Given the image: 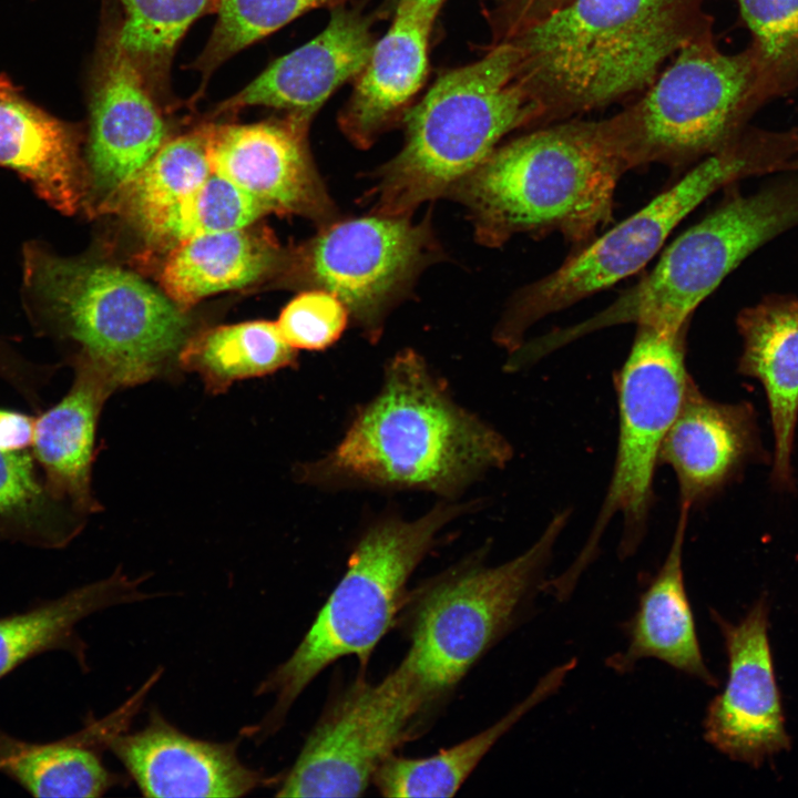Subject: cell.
<instances>
[{"mask_svg":"<svg viewBox=\"0 0 798 798\" xmlns=\"http://www.w3.org/2000/svg\"><path fill=\"white\" fill-rule=\"evenodd\" d=\"M102 25L89 80V134L82 205L92 214L114 207L166 142L160 101L122 50L115 17Z\"/></svg>","mask_w":798,"mask_h":798,"instance_id":"13","label":"cell"},{"mask_svg":"<svg viewBox=\"0 0 798 798\" xmlns=\"http://www.w3.org/2000/svg\"><path fill=\"white\" fill-rule=\"evenodd\" d=\"M713 614L725 641L728 679L708 705L704 737L730 759L758 766L790 746L767 635L768 606L760 600L737 624Z\"/></svg>","mask_w":798,"mask_h":798,"instance_id":"15","label":"cell"},{"mask_svg":"<svg viewBox=\"0 0 798 798\" xmlns=\"http://www.w3.org/2000/svg\"><path fill=\"white\" fill-rule=\"evenodd\" d=\"M705 2L571 0L507 39L541 110L539 126L635 99L668 59L713 31Z\"/></svg>","mask_w":798,"mask_h":798,"instance_id":"2","label":"cell"},{"mask_svg":"<svg viewBox=\"0 0 798 798\" xmlns=\"http://www.w3.org/2000/svg\"><path fill=\"white\" fill-rule=\"evenodd\" d=\"M540 119L519 74L518 49L503 40L443 74L407 112L405 144L376 170L365 200L375 214L411 216L421 204L448 197L505 135L536 127Z\"/></svg>","mask_w":798,"mask_h":798,"instance_id":"5","label":"cell"},{"mask_svg":"<svg viewBox=\"0 0 798 798\" xmlns=\"http://www.w3.org/2000/svg\"><path fill=\"white\" fill-rule=\"evenodd\" d=\"M288 255L265 231L248 227L178 243L161 272L163 291L182 309L211 295L245 287L288 266Z\"/></svg>","mask_w":798,"mask_h":798,"instance_id":"26","label":"cell"},{"mask_svg":"<svg viewBox=\"0 0 798 798\" xmlns=\"http://www.w3.org/2000/svg\"><path fill=\"white\" fill-rule=\"evenodd\" d=\"M22 293L33 327L73 345L70 358L99 369L117 390L182 371L180 355L194 336L191 320L132 272L28 242Z\"/></svg>","mask_w":798,"mask_h":798,"instance_id":"4","label":"cell"},{"mask_svg":"<svg viewBox=\"0 0 798 798\" xmlns=\"http://www.w3.org/2000/svg\"><path fill=\"white\" fill-rule=\"evenodd\" d=\"M769 100L798 85V0H737Z\"/></svg>","mask_w":798,"mask_h":798,"instance_id":"33","label":"cell"},{"mask_svg":"<svg viewBox=\"0 0 798 798\" xmlns=\"http://www.w3.org/2000/svg\"><path fill=\"white\" fill-rule=\"evenodd\" d=\"M85 523L51 497L31 451L0 449V535L4 542L59 550Z\"/></svg>","mask_w":798,"mask_h":798,"instance_id":"29","label":"cell"},{"mask_svg":"<svg viewBox=\"0 0 798 798\" xmlns=\"http://www.w3.org/2000/svg\"><path fill=\"white\" fill-rule=\"evenodd\" d=\"M566 514H559L519 556L497 566H471L444 577L421 600L407 657L438 696L518 620L541 582Z\"/></svg>","mask_w":798,"mask_h":798,"instance_id":"10","label":"cell"},{"mask_svg":"<svg viewBox=\"0 0 798 798\" xmlns=\"http://www.w3.org/2000/svg\"><path fill=\"white\" fill-rule=\"evenodd\" d=\"M211 173L205 129L177 136L162 145L122 194L114 211L124 212L153 238L174 207Z\"/></svg>","mask_w":798,"mask_h":798,"instance_id":"31","label":"cell"},{"mask_svg":"<svg viewBox=\"0 0 798 798\" xmlns=\"http://www.w3.org/2000/svg\"><path fill=\"white\" fill-rule=\"evenodd\" d=\"M438 8L400 0L387 33L375 43L339 125L358 147H369L393 124L421 88L428 39Z\"/></svg>","mask_w":798,"mask_h":798,"instance_id":"19","label":"cell"},{"mask_svg":"<svg viewBox=\"0 0 798 798\" xmlns=\"http://www.w3.org/2000/svg\"><path fill=\"white\" fill-rule=\"evenodd\" d=\"M0 542H3V540H2V538H1V535H0Z\"/></svg>","mask_w":798,"mask_h":798,"instance_id":"41","label":"cell"},{"mask_svg":"<svg viewBox=\"0 0 798 798\" xmlns=\"http://www.w3.org/2000/svg\"><path fill=\"white\" fill-rule=\"evenodd\" d=\"M743 338L739 371L758 379L767 395L775 437L773 480L791 481L798 418V297L769 296L737 317Z\"/></svg>","mask_w":798,"mask_h":798,"instance_id":"22","label":"cell"},{"mask_svg":"<svg viewBox=\"0 0 798 798\" xmlns=\"http://www.w3.org/2000/svg\"><path fill=\"white\" fill-rule=\"evenodd\" d=\"M685 331L637 325L618 375V442L611 483L585 548L563 572L570 582H577L593 560L602 532L615 514L624 520L621 554L631 555L641 541L661 447L692 383L685 365Z\"/></svg>","mask_w":798,"mask_h":798,"instance_id":"9","label":"cell"},{"mask_svg":"<svg viewBox=\"0 0 798 798\" xmlns=\"http://www.w3.org/2000/svg\"><path fill=\"white\" fill-rule=\"evenodd\" d=\"M70 364L71 387L35 416L31 453L51 497L88 521L102 509L92 489L98 423L104 403L117 389L92 365L74 358Z\"/></svg>","mask_w":798,"mask_h":798,"instance_id":"18","label":"cell"},{"mask_svg":"<svg viewBox=\"0 0 798 798\" xmlns=\"http://www.w3.org/2000/svg\"><path fill=\"white\" fill-rule=\"evenodd\" d=\"M755 448L751 407L713 401L692 382L658 460L674 470L681 505L690 508L723 487Z\"/></svg>","mask_w":798,"mask_h":798,"instance_id":"21","label":"cell"},{"mask_svg":"<svg viewBox=\"0 0 798 798\" xmlns=\"http://www.w3.org/2000/svg\"><path fill=\"white\" fill-rule=\"evenodd\" d=\"M411 1H415V2H418V3H421V4H424V6H428V7L438 8V9H439V7H440V4H441V2H442V0H411Z\"/></svg>","mask_w":798,"mask_h":798,"instance_id":"38","label":"cell"},{"mask_svg":"<svg viewBox=\"0 0 798 798\" xmlns=\"http://www.w3.org/2000/svg\"><path fill=\"white\" fill-rule=\"evenodd\" d=\"M265 214L268 213L258 201L212 172L174 207L153 238L180 243L203 234L242 229Z\"/></svg>","mask_w":798,"mask_h":798,"instance_id":"34","label":"cell"},{"mask_svg":"<svg viewBox=\"0 0 798 798\" xmlns=\"http://www.w3.org/2000/svg\"><path fill=\"white\" fill-rule=\"evenodd\" d=\"M571 0H510L503 24V38L509 39L545 19Z\"/></svg>","mask_w":798,"mask_h":798,"instance_id":"36","label":"cell"},{"mask_svg":"<svg viewBox=\"0 0 798 798\" xmlns=\"http://www.w3.org/2000/svg\"><path fill=\"white\" fill-rule=\"evenodd\" d=\"M119 43L161 102L168 98L170 69L178 43L217 0H116Z\"/></svg>","mask_w":798,"mask_h":798,"instance_id":"30","label":"cell"},{"mask_svg":"<svg viewBox=\"0 0 798 798\" xmlns=\"http://www.w3.org/2000/svg\"><path fill=\"white\" fill-rule=\"evenodd\" d=\"M49 368H50V374H49V380H48V383L50 382V380H51V377H52V366H51V365H49ZM48 383H47V385H48ZM47 385H45V386H47ZM44 388H45V387H44ZM43 391H44V390H43ZM43 391H42V393H43ZM42 393H41V396L39 397V399H38V400H35L34 402H28V403H29V405H31V406H33V405H37V403H38V402H39V401H40V400L42 399Z\"/></svg>","mask_w":798,"mask_h":798,"instance_id":"39","label":"cell"},{"mask_svg":"<svg viewBox=\"0 0 798 798\" xmlns=\"http://www.w3.org/2000/svg\"><path fill=\"white\" fill-rule=\"evenodd\" d=\"M626 171L607 117L569 119L498 145L448 197L466 208L481 245L559 233L581 247L612 221Z\"/></svg>","mask_w":798,"mask_h":798,"instance_id":"3","label":"cell"},{"mask_svg":"<svg viewBox=\"0 0 798 798\" xmlns=\"http://www.w3.org/2000/svg\"><path fill=\"white\" fill-rule=\"evenodd\" d=\"M349 320L348 310L337 296L308 289L285 306L276 325L295 349L324 350L340 338Z\"/></svg>","mask_w":798,"mask_h":798,"instance_id":"35","label":"cell"},{"mask_svg":"<svg viewBox=\"0 0 798 798\" xmlns=\"http://www.w3.org/2000/svg\"><path fill=\"white\" fill-rule=\"evenodd\" d=\"M576 659L553 667L533 689L501 719L468 739L424 758L395 755L376 773L374 780L386 797H451L493 745L524 715L556 693L575 668Z\"/></svg>","mask_w":798,"mask_h":798,"instance_id":"27","label":"cell"},{"mask_svg":"<svg viewBox=\"0 0 798 798\" xmlns=\"http://www.w3.org/2000/svg\"><path fill=\"white\" fill-rule=\"evenodd\" d=\"M797 155L796 130L746 127L643 208L579 247L551 274L518 290L497 325L494 340L510 354L515 351L540 319L644 267L681 221L714 192L750 175L782 171Z\"/></svg>","mask_w":798,"mask_h":798,"instance_id":"6","label":"cell"},{"mask_svg":"<svg viewBox=\"0 0 798 798\" xmlns=\"http://www.w3.org/2000/svg\"><path fill=\"white\" fill-rule=\"evenodd\" d=\"M144 580L117 569L108 577L0 616V681L28 661L54 651L69 653L88 671V645L76 631L78 624L114 605L153 597L140 590Z\"/></svg>","mask_w":798,"mask_h":798,"instance_id":"24","label":"cell"},{"mask_svg":"<svg viewBox=\"0 0 798 798\" xmlns=\"http://www.w3.org/2000/svg\"><path fill=\"white\" fill-rule=\"evenodd\" d=\"M341 0H217V20L192 66L202 73L203 86L226 60L269 35L303 13L335 6Z\"/></svg>","mask_w":798,"mask_h":798,"instance_id":"32","label":"cell"},{"mask_svg":"<svg viewBox=\"0 0 798 798\" xmlns=\"http://www.w3.org/2000/svg\"><path fill=\"white\" fill-rule=\"evenodd\" d=\"M768 101L753 49L725 53L712 31L684 45L607 119L627 170L652 163L678 168L728 145Z\"/></svg>","mask_w":798,"mask_h":798,"instance_id":"8","label":"cell"},{"mask_svg":"<svg viewBox=\"0 0 798 798\" xmlns=\"http://www.w3.org/2000/svg\"><path fill=\"white\" fill-rule=\"evenodd\" d=\"M309 123L287 115L250 124L205 126L212 172L258 201L267 213L299 215L327 225L338 208L313 162Z\"/></svg>","mask_w":798,"mask_h":798,"instance_id":"14","label":"cell"},{"mask_svg":"<svg viewBox=\"0 0 798 798\" xmlns=\"http://www.w3.org/2000/svg\"><path fill=\"white\" fill-rule=\"evenodd\" d=\"M463 505L441 503L412 521L388 519L357 543L347 571L293 654L256 688L274 694L275 705L246 736L264 740L277 732L296 698L335 661L355 655L361 663L389 630L406 584L438 532Z\"/></svg>","mask_w":798,"mask_h":798,"instance_id":"7","label":"cell"},{"mask_svg":"<svg viewBox=\"0 0 798 798\" xmlns=\"http://www.w3.org/2000/svg\"><path fill=\"white\" fill-rule=\"evenodd\" d=\"M82 140L76 125L37 106L0 75V166L13 171L66 215L82 205Z\"/></svg>","mask_w":798,"mask_h":798,"instance_id":"20","label":"cell"},{"mask_svg":"<svg viewBox=\"0 0 798 798\" xmlns=\"http://www.w3.org/2000/svg\"><path fill=\"white\" fill-rule=\"evenodd\" d=\"M442 257L430 215L417 223L372 213L320 226L290 255L288 267L298 285L337 296L349 319L376 342L390 311Z\"/></svg>","mask_w":798,"mask_h":798,"instance_id":"11","label":"cell"},{"mask_svg":"<svg viewBox=\"0 0 798 798\" xmlns=\"http://www.w3.org/2000/svg\"><path fill=\"white\" fill-rule=\"evenodd\" d=\"M374 45L368 21L337 8L317 37L273 61L214 113L267 106L310 123L330 94L362 71Z\"/></svg>","mask_w":798,"mask_h":798,"instance_id":"17","label":"cell"},{"mask_svg":"<svg viewBox=\"0 0 798 798\" xmlns=\"http://www.w3.org/2000/svg\"><path fill=\"white\" fill-rule=\"evenodd\" d=\"M512 456L505 438L459 406L424 359L406 348L390 359L379 391L357 411L339 443L295 472L319 487L451 497Z\"/></svg>","mask_w":798,"mask_h":798,"instance_id":"1","label":"cell"},{"mask_svg":"<svg viewBox=\"0 0 798 798\" xmlns=\"http://www.w3.org/2000/svg\"><path fill=\"white\" fill-rule=\"evenodd\" d=\"M297 362V349L282 336L276 323L245 321L194 335L180 355V368L196 372L212 395L235 382L263 377Z\"/></svg>","mask_w":798,"mask_h":798,"instance_id":"28","label":"cell"},{"mask_svg":"<svg viewBox=\"0 0 798 798\" xmlns=\"http://www.w3.org/2000/svg\"><path fill=\"white\" fill-rule=\"evenodd\" d=\"M688 507L681 505L674 539L663 565L642 593L627 624L626 648L608 657L617 673L631 672L637 662L654 658L709 686L716 679L707 668L698 643L695 621L683 573V545Z\"/></svg>","mask_w":798,"mask_h":798,"instance_id":"23","label":"cell"},{"mask_svg":"<svg viewBox=\"0 0 798 798\" xmlns=\"http://www.w3.org/2000/svg\"><path fill=\"white\" fill-rule=\"evenodd\" d=\"M238 739L194 738L153 709L142 729L114 735L108 744L145 797L234 798L274 780L247 767Z\"/></svg>","mask_w":798,"mask_h":798,"instance_id":"16","label":"cell"},{"mask_svg":"<svg viewBox=\"0 0 798 798\" xmlns=\"http://www.w3.org/2000/svg\"><path fill=\"white\" fill-rule=\"evenodd\" d=\"M434 697L407 656L380 682L356 683L311 730L276 796H361Z\"/></svg>","mask_w":798,"mask_h":798,"instance_id":"12","label":"cell"},{"mask_svg":"<svg viewBox=\"0 0 798 798\" xmlns=\"http://www.w3.org/2000/svg\"><path fill=\"white\" fill-rule=\"evenodd\" d=\"M798 170V157H796L790 164H789V171Z\"/></svg>","mask_w":798,"mask_h":798,"instance_id":"40","label":"cell"},{"mask_svg":"<svg viewBox=\"0 0 798 798\" xmlns=\"http://www.w3.org/2000/svg\"><path fill=\"white\" fill-rule=\"evenodd\" d=\"M35 416L0 408V449L8 452L31 451Z\"/></svg>","mask_w":798,"mask_h":798,"instance_id":"37","label":"cell"},{"mask_svg":"<svg viewBox=\"0 0 798 798\" xmlns=\"http://www.w3.org/2000/svg\"><path fill=\"white\" fill-rule=\"evenodd\" d=\"M112 733L108 717H88L81 729L51 741L25 740L0 727V775L33 797H101L125 781L101 758Z\"/></svg>","mask_w":798,"mask_h":798,"instance_id":"25","label":"cell"}]
</instances>
